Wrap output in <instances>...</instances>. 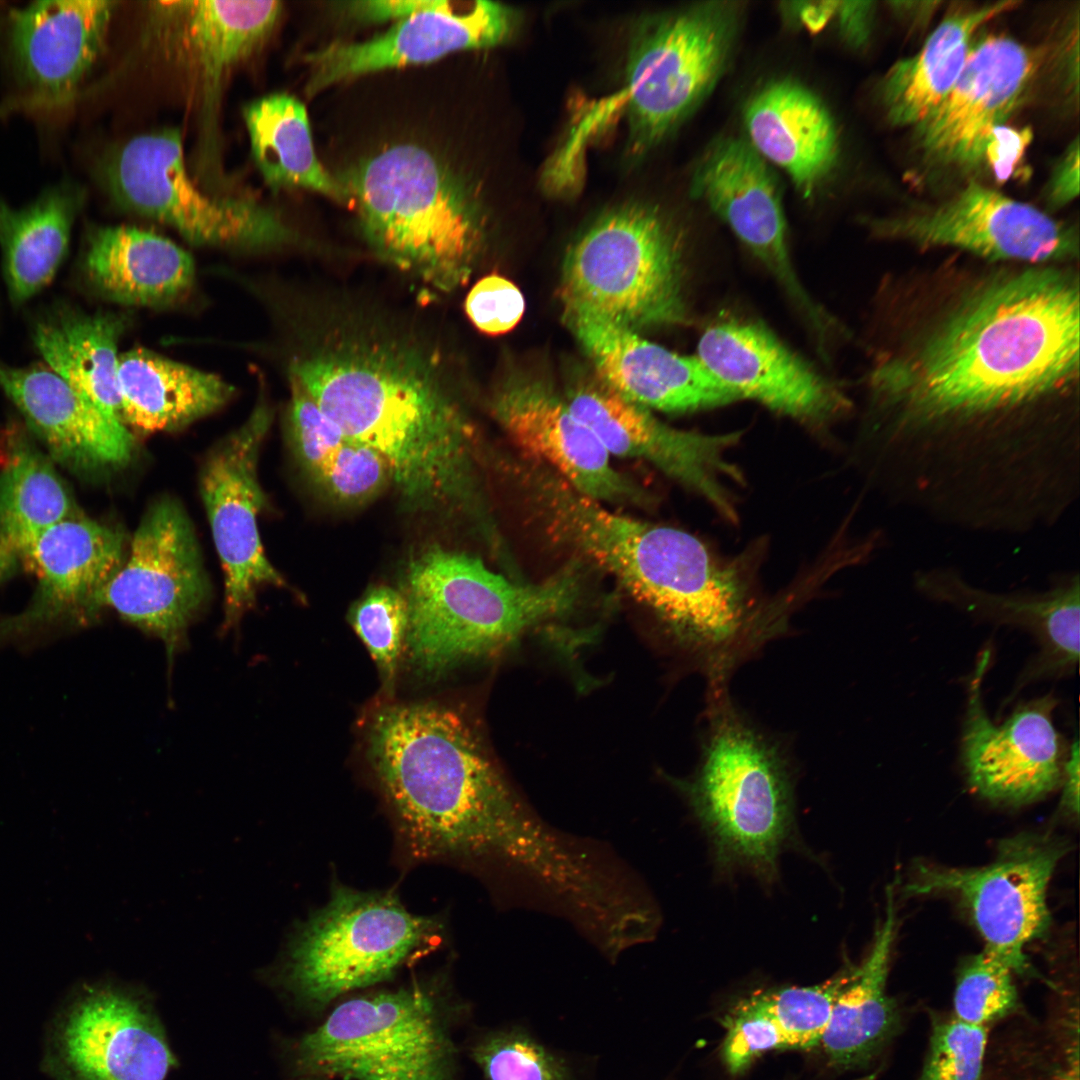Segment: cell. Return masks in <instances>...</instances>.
<instances>
[{
  "instance_id": "6da1fadb",
  "label": "cell",
  "mask_w": 1080,
  "mask_h": 1080,
  "mask_svg": "<svg viewBox=\"0 0 1080 1080\" xmlns=\"http://www.w3.org/2000/svg\"><path fill=\"white\" fill-rule=\"evenodd\" d=\"M947 273L867 376L893 498L997 524L1079 491V280L1064 264Z\"/></svg>"
},
{
  "instance_id": "7a4b0ae2",
  "label": "cell",
  "mask_w": 1080,
  "mask_h": 1080,
  "mask_svg": "<svg viewBox=\"0 0 1080 1080\" xmlns=\"http://www.w3.org/2000/svg\"><path fill=\"white\" fill-rule=\"evenodd\" d=\"M329 328L294 359L290 378L348 440L384 458L409 507L486 524L480 443L440 359L376 327Z\"/></svg>"
},
{
  "instance_id": "3957f363",
  "label": "cell",
  "mask_w": 1080,
  "mask_h": 1080,
  "mask_svg": "<svg viewBox=\"0 0 1080 1080\" xmlns=\"http://www.w3.org/2000/svg\"><path fill=\"white\" fill-rule=\"evenodd\" d=\"M367 748L400 843L413 860L495 858L549 891L577 874L579 845L521 804L456 709L435 702L384 706L369 724Z\"/></svg>"
},
{
  "instance_id": "277c9868",
  "label": "cell",
  "mask_w": 1080,
  "mask_h": 1080,
  "mask_svg": "<svg viewBox=\"0 0 1080 1080\" xmlns=\"http://www.w3.org/2000/svg\"><path fill=\"white\" fill-rule=\"evenodd\" d=\"M523 501L554 543L613 576L718 674L752 642L742 585L690 533L611 511L547 469Z\"/></svg>"
},
{
  "instance_id": "5b68a950",
  "label": "cell",
  "mask_w": 1080,
  "mask_h": 1080,
  "mask_svg": "<svg viewBox=\"0 0 1080 1080\" xmlns=\"http://www.w3.org/2000/svg\"><path fill=\"white\" fill-rule=\"evenodd\" d=\"M583 566L576 559L542 582L527 583L489 569L472 554L428 547L405 572L404 648L428 673L499 651L574 606Z\"/></svg>"
},
{
  "instance_id": "8992f818",
  "label": "cell",
  "mask_w": 1080,
  "mask_h": 1080,
  "mask_svg": "<svg viewBox=\"0 0 1080 1080\" xmlns=\"http://www.w3.org/2000/svg\"><path fill=\"white\" fill-rule=\"evenodd\" d=\"M341 182L382 261L445 293L468 280L484 239L483 215L434 155L396 145L349 170Z\"/></svg>"
},
{
  "instance_id": "52a82bcc",
  "label": "cell",
  "mask_w": 1080,
  "mask_h": 1080,
  "mask_svg": "<svg viewBox=\"0 0 1080 1080\" xmlns=\"http://www.w3.org/2000/svg\"><path fill=\"white\" fill-rule=\"evenodd\" d=\"M718 862L769 878L791 830L793 791L784 753L715 686L699 767L678 784Z\"/></svg>"
},
{
  "instance_id": "ba28073f",
  "label": "cell",
  "mask_w": 1080,
  "mask_h": 1080,
  "mask_svg": "<svg viewBox=\"0 0 1080 1080\" xmlns=\"http://www.w3.org/2000/svg\"><path fill=\"white\" fill-rule=\"evenodd\" d=\"M562 271L564 314L634 331L688 320L680 240L655 208L631 204L600 217L569 248Z\"/></svg>"
},
{
  "instance_id": "9c48e42d",
  "label": "cell",
  "mask_w": 1080,
  "mask_h": 1080,
  "mask_svg": "<svg viewBox=\"0 0 1080 1080\" xmlns=\"http://www.w3.org/2000/svg\"><path fill=\"white\" fill-rule=\"evenodd\" d=\"M443 930L439 918L410 912L392 891L335 883L327 903L295 928L277 976L295 998L322 1007L389 979Z\"/></svg>"
},
{
  "instance_id": "30bf717a",
  "label": "cell",
  "mask_w": 1080,
  "mask_h": 1080,
  "mask_svg": "<svg viewBox=\"0 0 1080 1080\" xmlns=\"http://www.w3.org/2000/svg\"><path fill=\"white\" fill-rule=\"evenodd\" d=\"M742 12L736 1H706L643 23L625 83L605 109L624 115L631 155L662 141L709 96L731 59Z\"/></svg>"
},
{
  "instance_id": "8fae6325",
  "label": "cell",
  "mask_w": 1080,
  "mask_h": 1080,
  "mask_svg": "<svg viewBox=\"0 0 1080 1080\" xmlns=\"http://www.w3.org/2000/svg\"><path fill=\"white\" fill-rule=\"evenodd\" d=\"M430 983L340 1003L296 1046L306 1078L450 1080L454 1048Z\"/></svg>"
},
{
  "instance_id": "7c38bea8",
  "label": "cell",
  "mask_w": 1080,
  "mask_h": 1080,
  "mask_svg": "<svg viewBox=\"0 0 1080 1080\" xmlns=\"http://www.w3.org/2000/svg\"><path fill=\"white\" fill-rule=\"evenodd\" d=\"M102 175L118 202L171 226L191 243L257 250L294 239L271 209L247 199L202 192L187 172L177 131L131 139L105 162Z\"/></svg>"
},
{
  "instance_id": "4fadbf2b",
  "label": "cell",
  "mask_w": 1080,
  "mask_h": 1080,
  "mask_svg": "<svg viewBox=\"0 0 1080 1080\" xmlns=\"http://www.w3.org/2000/svg\"><path fill=\"white\" fill-rule=\"evenodd\" d=\"M878 238L919 249L952 248L992 263L1067 264L1078 232L1033 205L970 181L952 196L870 219Z\"/></svg>"
},
{
  "instance_id": "5bb4252c",
  "label": "cell",
  "mask_w": 1080,
  "mask_h": 1080,
  "mask_svg": "<svg viewBox=\"0 0 1080 1080\" xmlns=\"http://www.w3.org/2000/svg\"><path fill=\"white\" fill-rule=\"evenodd\" d=\"M1069 847L1048 834L1020 833L999 843L995 859L981 867L917 865L903 887L907 895L949 893L968 910L984 948L1028 969L1025 947L1050 925L1047 891Z\"/></svg>"
},
{
  "instance_id": "9a60e30c",
  "label": "cell",
  "mask_w": 1080,
  "mask_h": 1080,
  "mask_svg": "<svg viewBox=\"0 0 1080 1080\" xmlns=\"http://www.w3.org/2000/svg\"><path fill=\"white\" fill-rule=\"evenodd\" d=\"M210 588L192 524L175 500L163 498L144 514L127 561L93 600L90 618L103 607L159 638L171 661Z\"/></svg>"
},
{
  "instance_id": "2e32d148",
  "label": "cell",
  "mask_w": 1080,
  "mask_h": 1080,
  "mask_svg": "<svg viewBox=\"0 0 1080 1080\" xmlns=\"http://www.w3.org/2000/svg\"><path fill=\"white\" fill-rule=\"evenodd\" d=\"M271 421V409L259 402L210 451L201 470V496L224 573L226 626L239 621L261 587L286 585L264 552L258 527L265 500L258 459Z\"/></svg>"
},
{
  "instance_id": "e0dca14e",
  "label": "cell",
  "mask_w": 1080,
  "mask_h": 1080,
  "mask_svg": "<svg viewBox=\"0 0 1080 1080\" xmlns=\"http://www.w3.org/2000/svg\"><path fill=\"white\" fill-rule=\"evenodd\" d=\"M991 660L983 650L967 685L961 761L970 787L998 803L1024 805L1061 785L1068 750L1052 712L1057 700L1046 695L1018 705L997 725L982 700V681Z\"/></svg>"
},
{
  "instance_id": "ac0fdd59",
  "label": "cell",
  "mask_w": 1080,
  "mask_h": 1080,
  "mask_svg": "<svg viewBox=\"0 0 1080 1080\" xmlns=\"http://www.w3.org/2000/svg\"><path fill=\"white\" fill-rule=\"evenodd\" d=\"M691 194L736 235L782 289L806 325L824 308L795 269L777 178L747 139L722 137L706 149L691 179Z\"/></svg>"
},
{
  "instance_id": "d6986e66",
  "label": "cell",
  "mask_w": 1080,
  "mask_h": 1080,
  "mask_svg": "<svg viewBox=\"0 0 1080 1080\" xmlns=\"http://www.w3.org/2000/svg\"><path fill=\"white\" fill-rule=\"evenodd\" d=\"M1044 62L1042 49L989 35L973 44L966 65L938 107L914 127L928 164L969 170L984 162L996 127L1021 103Z\"/></svg>"
},
{
  "instance_id": "ffe728a7",
  "label": "cell",
  "mask_w": 1080,
  "mask_h": 1080,
  "mask_svg": "<svg viewBox=\"0 0 1080 1080\" xmlns=\"http://www.w3.org/2000/svg\"><path fill=\"white\" fill-rule=\"evenodd\" d=\"M612 456L639 459L694 490L728 518L734 517L725 479H740L726 459L738 433L703 434L671 427L603 382H586L565 398Z\"/></svg>"
},
{
  "instance_id": "44dd1931",
  "label": "cell",
  "mask_w": 1080,
  "mask_h": 1080,
  "mask_svg": "<svg viewBox=\"0 0 1080 1080\" xmlns=\"http://www.w3.org/2000/svg\"><path fill=\"white\" fill-rule=\"evenodd\" d=\"M697 357L742 399L821 424L851 408L845 393L758 320L729 316L700 335Z\"/></svg>"
},
{
  "instance_id": "7402d4cb",
  "label": "cell",
  "mask_w": 1080,
  "mask_h": 1080,
  "mask_svg": "<svg viewBox=\"0 0 1080 1080\" xmlns=\"http://www.w3.org/2000/svg\"><path fill=\"white\" fill-rule=\"evenodd\" d=\"M62 1080H165L176 1065L150 1002L135 990L99 985L85 990L57 1037Z\"/></svg>"
},
{
  "instance_id": "603a6c76",
  "label": "cell",
  "mask_w": 1080,
  "mask_h": 1080,
  "mask_svg": "<svg viewBox=\"0 0 1080 1080\" xmlns=\"http://www.w3.org/2000/svg\"><path fill=\"white\" fill-rule=\"evenodd\" d=\"M490 409L520 455L547 466L579 493L603 504H649V494L614 467L593 431L543 384H505Z\"/></svg>"
},
{
  "instance_id": "cb8c5ba5",
  "label": "cell",
  "mask_w": 1080,
  "mask_h": 1080,
  "mask_svg": "<svg viewBox=\"0 0 1080 1080\" xmlns=\"http://www.w3.org/2000/svg\"><path fill=\"white\" fill-rule=\"evenodd\" d=\"M517 24L514 10L501 3L476 1L458 9L444 0L413 13L385 33L360 43H333L306 55L312 96L327 86L366 73L422 64L451 52L488 48L509 39Z\"/></svg>"
},
{
  "instance_id": "d4e9b609",
  "label": "cell",
  "mask_w": 1080,
  "mask_h": 1080,
  "mask_svg": "<svg viewBox=\"0 0 1080 1080\" xmlns=\"http://www.w3.org/2000/svg\"><path fill=\"white\" fill-rule=\"evenodd\" d=\"M564 318L600 381L637 404L686 413L741 400L697 355H680L599 317L564 314Z\"/></svg>"
},
{
  "instance_id": "484cf974",
  "label": "cell",
  "mask_w": 1080,
  "mask_h": 1080,
  "mask_svg": "<svg viewBox=\"0 0 1080 1080\" xmlns=\"http://www.w3.org/2000/svg\"><path fill=\"white\" fill-rule=\"evenodd\" d=\"M118 530L74 514L41 532L21 559L36 574L38 590L23 613L0 621V640L64 619L88 621L98 592L122 565Z\"/></svg>"
},
{
  "instance_id": "4316f807",
  "label": "cell",
  "mask_w": 1080,
  "mask_h": 1080,
  "mask_svg": "<svg viewBox=\"0 0 1080 1080\" xmlns=\"http://www.w3.org/2000/svg\"><path fill=\"white\" fill-rule=\"evenodd\" d=\"M115 5L47 0L13 11L8 50L19 82L37 99H69L103 50Z\"/></svg>"
},
{
  "instance_id": "83f0119b",
  "label": "cell",
  "mask_w": 1080,
  "mask_h": 1080,
  "mask_svg": "<svg viewBox=\"0 0 1080 1080\" xmlns=\"http://www.w3.org/2000/svg\"><path fill=\"white\" fill-rule=\"evenodd\" d=\"M913 586L929 600L975 618L1020 627L1041 645L1029 676L1065 675L1079 662L1080 581L1078 572L1062 576L1043 592H993L969 583L950 567L919 569Z\"/></svg>"
},
{
  "instance_id": "f1b7e54d",
  "label": "cell",
  "mask_w": 1080,
  "mask_h": 1080,
  "mask_svg": "<svg viewBox=\"0 0 1080 1080\" xmlns=\"http://www.w3.org/2000/svg\"><path fill=\"white\" fill-rule=\"evenodd\" d=\"M0 387L62 465L91 470L130 460L134 439L127 426L109 418L48 367L0 363Z\"/></svg>"
},
{
  "instance_id": "f546056e",
  "label": "cell",
  "mask_w": 1080,
  "mask_h": 1080,
  "mask_svg": "<svg viewBox=\"0 0 1080 1080\" xmlns=\"http://www.w3.org/2000/svg\"><path fill=\"white\" fill-rule=\"evenodd\" d=\"M744 125L749 143L783 169L805 199L837 165L835 121L824 102L796 80H773L757 90L745 105Z\"/></svg>"
},
{
  "instance_id": "4dcf8cb0",
  "label": "cell",
  "mask_w": 1080,
  "mask_h": 1080,
  "mask_svg": "<svg viewBox=\"0 0 1080 1080\" xmlns=\"http://www.w3.org/2000/svg\"><path fill=\"white\" fill-rule=\"evenodd\" d=\"M83 270L102 296L133 306L173 302L195 279L187 251L153 231L124 225L89 232Z\"/></svg>"
},
{
  "instance_id": "1f68e13d",
  "label": "cell",
  "mask_w": 1080,
  "mask_h": 1080,
  "mask_svg": "<svg viewBox=\"0 0 1080 1080\" xmlns=\"http://www.w3.org/2000/svg\"><path fill=\"white\" fill-rule=\"evenodd\" d=\"M896 928L894 893L888 886L884 915L870 951L860 964L850 968L819 1043L836 1068L869 1064L900 1029V1011L886 986Z\"/></svg>"
},
{
  "instance_id": "d6a6232c",
  "label": "cell",
  "mask_w": 1080,
  "mask_h": 1080,
  "mask_svg": "<svg viewBox=\"0 0 1080 1080\" xmlns=\"http://www.w3.org/2000/svg\"><path fill=\"white\" fill-rule=\"evenodd\" d=\"M1020 2L1000 1L951 11L913 56L893 64L880 84L888 121L915 127L945 99L960 77L975 33Z\"/></svg>"
},
{
  "instance_id": "836d02e7",
  "label": "cell",
  "mask_w": 1080,
  "mask_h": 1080,
  "mask_svg": "<svg viewBox=\"0 0 1080 1080\" xmlns=\"http://www.w3.org/2000/svg\"><path fill=\"white\" fill-rule=\"evenodd\" d=\"M123 423L153 433L183 427L222 407L233 387L221 377L134 348L119 356Z\"/></svg>"
},
{
  "instance_id": "e575fe53",
  "label": "cell",
  "mask_w": 1080,
  "mask_h": 1080,
  "mask_svg": "<svg viewBox=\"0 0 1080 1080\" xmlns=\"http://www.w3.org/2000/svg\"><path fill=\"white\" fill-rule=\"evenodd\" d=\"M124 328L119 315L62 307L41 318L33 331L34 344L47 367L121 423L118 342Z\"/></svg>"
},
{
  "instance_id": "d590c367",
  "label": "cell",
  "mask_w": 1080,
  "mask_h": 1080,
  "mask_svg": "<svg viewBox=\"0 0 1080 1080\" xmlns=\"http://www.w3.org/2000/svg\"><path fill=\"white\" fill-rule=\"evenodd\" d=\"M82 200L78 188L64 183L22 208L0 200L3 269L15 303L27 301L53 280L68 251Z\"/></svg>"
},
{
  "instance_id": "8d00e7d4",
  "label": "cell",
  "mask_w": 1080,
  "mask_h": 1080,
  "mask_svg": "<svg viewBox=\"0 0 1080 1080\" xmlns=\"http://www.w3.org/2000/svg\"><path fill=\"white\" fill-rule=\"evenodd\" d=\"M253 160L274 190L301 187L339 202L352 200L345 185L316 157L307 111L287 94L255 100L243 111Z\"/></svg>"
},
{
  "instance_id": "74e56055",
  "label": "cell",
  "mask_w": 1080,
  "mask_h": 1080,
  "mask_svg": "<svg viewBox=\"0 0 1080 1080\" xmlns=\"http://www.w3.org/2000/svg\"><path fill=\"white\" fill-rule=\"evenodd\" d=\"M179 32L202 71L208 97L224 75L270 35L282 7L279 1L197 0L172 3Z\"/></svg>"
},
{
  "instance_id": "f35d334b",
  "label": "cell",
  "mask_w": 1080,
  "mask_h": 1080,
  "mask_svg": "<svg viewBox=\"0 0 1080 1080\" xmlns=\"http://www.w3.org/2000/svg\"><path fill=\"white\" fill-rule=\"evenodd\" d=\"M74 514L70 494L48 458L19 445L0 472V580L41 532Z\"/></svg>"
},
{
  "instance_id": "ab89813d",
  "label": "cell",
  "mask_w": 1080,
  "mask_h": 1080,
  "mask_svg": "<svg viewBox=\"0 0 1080 1080\" xmlns=\"http://www.w3.org/2000/svg\"><path fill=\"white\" fill-rule=\"evenodd\" d=\"M1016 972L1009 960L986 948L969 958L957 977L953 1015L988 1027L1011 1014L1018 1004Z\"/></svg>"
},
{
  "instance_id": "60d3db41",
  "label": "cell",
  "mask_w": 1080,
  "mask_h": 1080,
  "mask_svg": "<svg viewBox=\"0 0 1080 1080\" xmlns=\"http://www.w3.org/2000/svg\"><path fill=\"white\" fill-rule=\"evenodd\" d=\"M848 966L828 980L812 986H787L756 994L788 1038L792 1049L818 1047L830 1021L835 1001L848 980Z\"/></svg>"
},
{
  "instance_id": "b9f144b4",
  "label": "cell",
  "mask_w": 1080,
  "mask_h": 1080,
  "mask_svg": "<svg viewBox=\"0 0 1080 1080\" xmlns=\"http://www.w3.org/2000/svg\"><path fill=\"white\" fill-rule=\"evenodd\" d=\"M349 620L383 681L391 686L408 627V608L402 591L386 585L371 588L353 605Z\"/></svg>"
},
{
  "instance_id": "7bdbcfd3",
  "label": "cell",
  "mask_w": 1080,
  "mask_h": 1080,
  "mask_svg": "<svg viewBox=\"0 0 1080 1080\" xmlns=\"http://www.w3.org/2000/svg\"><path fill=\"white\" fill-rule=\"evenodd\" d=\"M486 1080H567L564 1064L528 1035L490 1034L472 1048Z\"/></svg>"
},
{
  "instance_id": "ee69618b",
  "label": "cell",
  "mask_w": 1080,
  "mask_h": 1080,
  "mask_svg": "<svg viewBox=\"0 0 1080 1080\" xmlns=\"http://www.w3.org/2000/svg\"><path fill=\"white\" fill-rule=\"evenodd\" d=\"M988 1027L935 1017L918 1080H980Z\"/></svg>"
},
{
  "instance_id": "f6af8a7d",
  "label": "cell",
  "mask_w": 1080,
  "mask_h": 1080,
  "mask_svg": "<svg viewBox=\"0 0 1080 1080\" xmlns=\"http://www.w3.org/2000/svg\"><path fill=\"white\" fill-rule=\"evenodd\" d=\"M341 505H359L392 484L387 462L374 449L346 440L312 480Z\"/></svg>"
},
{
  "instance_id": "bcb514c9",
  "label": "cell",
  "mask_w": 1080,
  "mask_h": 1080,
  "mask_svg": "<svg viewBox=\"0 0 1080 1080\" xmlns=\"http://www.w3.org/2000/svg\"><path fill=\"white\" fill-rule=\"evenodd\" d=\"M722 1059L732 1074H739L765 1052L792 1046L756 992L740 999L727 1012Z\"/></svg>"
},
{
  "instance_id": "7dc6e473",
  "label": "cell",
  "mask_w": 1080,
  "mask_h": 1080,
  "mask_svg": "<svg viewBox=\"0 0 1080 1080\" xmlns=\"http://www.w3.org/2000/svg\"><path fill=\"white\" fill-rule=\"evenodd\" d=\"M287 426L297 462L311 480L347 440L337 425L293 378Z\"/></svg>"
},
{
  "instance_id": "c3c4849f",
  "label": "cell",
  "mask_w": 1080,
  "mask_h": 1080,
  "mask_svg": "<svg viewBox=\"0 0 1080 1080\" xmlns=\"http://www.w3.org/2000/svg\"><path fill=\"white\" fill-rule=\"evenodd\" d=\"M525 301L519 288L507 278L490 274L470 289L465 311L473 325L488 335L512 330L521 320Z\"/></svg>"
},
{
  "instance_id": "681fc988",
  "label": "cell",
  "mask_w": 1080,
  "mask_h": 1080,
  "mask_svg": "<svg viewBox=\"0 0 1080 1080\" xmlns=\"http://www.w3.org/2000/svg\"><path fill=\"white\" fill-rule=\"evenodd\" d=\"M1031 139L1029 128L1015 129L1004 125L995 128L985 150L984 162L999 182L1015 175Z\"/></svg>"
},
{
  "instance_id": "f907efd6",
  "label": "cell",
  "mask_w": 1080,
  "mask_h": 1080,
  "mask_svg": "<svg viewBox=\"0 0 1080 1080\" xmlns=\"http://www.w3.org/2000/svg\"><path fill=\"white\" fill-rule=\"evenodd\" d=\"M872 1H837L834 17L843 40L852 48L868 42L875 12Z\"/></svg>"
},
{
  "instance_id": "816d5d0a",
  "label": "cell",
  "mask_w": 1080,
  "mask_h": 1080,
  "mask_svg": "<svg viewBox=\"0 0 1080 1080\" xmlns=\"http://www.w3.org/2000/svg\"><path fill=\"white\" fill-rule=\"evenodd\" d=\"M1079 193V141L1067 147L1048 183L1047 200L1054 208L1071 202Z\"/></svg>"
},
{
  "instance_id": "f5cc1de1",
  "label": "cell",
  "mask_w": 1080,
  "mask_h": 1080,
  "mask_svg": "<svg viewBox=\"0 0 1080 1080\" xmlns=\"http://www.w3.org/2000/svg\"><path fill=\"white\" fill-rule=\"evenodd\" d=\"M434 0H373L351 2L350 15L365 22L403 19L432 5Z\"/></svg>"
},
{
  "instance_id": "db71d44e",
  "label": "cell",
  "mask_w": 1080,
  "mask_h": 1080,
  "mask_svg": "<svg viewBox=\"0 0 1080 1080\" xmlns=\"http://www.w3.org/2000/svg\"><path fill=\"white\" fill-rule=\"evenodd\" d=\"M836 5L837 1L784 2L782 10L784 16L816 33L834 17Z\"/></svg>"
},
{
  "instance_id": "11a10c76",
  "label": "cell",
  "mask_w": 1080,
  "mask_h": 1080,
  "mask_svg": "<svg viewBox=\"0 0 1080 1080\" xmlns=\"http://www.w3.org/2000/svg\"><path fill=\"white\" fill-rule=\"evenodd\" d=\"M1079 761V743L1076 738L1068 750L1061 781V807L1075 817L1079 813Z\"/></svg>"
},
{
  "instance_id": "9f6ffc18",
  "label": "cell",
  "mask_w": 1080,
  "mask_h": 1080,
  "mask_svg": "<svg viewBox=\"0 0 1080 1080\" xmlns=\"http://www.w3.org/2000/svg\"><path fill=\"white\" fill-rule=\"evenodd\" d=\"M1068 1080H1079L1078 1059L1075 1060L1074 1066L1069 1070Z\"/></svg>"
},
{
  "instance_id": "6f0895ef",
  "label": "cell",
  "mask_w": 1080,
  "mask_h": 1080,
  "mask_svg": "<svg viewBox=\"0 0 1080 1080\" xmlns=\"http://www.w3.org/2000/svg\"><path fill=\"white\" fill-rule=\"evenodd\" d=\"M873 1079H874V1075H869V1076H866V1077H863V1078H860V1079H857V1080H873Z\"/></svg>"
}]
</instances>
